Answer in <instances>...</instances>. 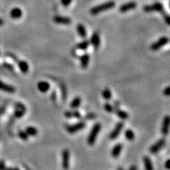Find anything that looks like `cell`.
<instances>
[{"label": "cell", "instance_id": "obj_1", "mask_svg": "<svg viewBox=\"0 0 170 170\" xmlns=\"http://www.w3.org/2000/svg\"><path fill=\"white\" fill-rule=\"evenodd\" d=\"M115 6H116L115 1H106V2H104L103 3V4H99V5L96 6V7L91 8V9H90V14H91V15H97V14L103 12V11H107V10H109L114 8Z\"/></svg>", "mask_w": 170, "mask_h": 170}, {"label": "cell", "instance_id": "obj_2", "mask_svg": "<svg viewBox=\"0 0 170 170\" xmlns=\"http://www.w3.org/2000/svg\"><path fill=\"white\" fill-rule=\"evenodd\" d=\"M101 129V123H97L93 126L92 128L91 129V131L89 132V134L88 138H87V143H88L89 145H93L94 143H95Z\"/></svg>", "mask_w": 170, "mask_h": 170}, {"label": "cell", "instance_id": "obj_3", "mask_svg": "<svg viewBox=\"0 0 170 170\" xmlns=\"http://www.w3.org/2000/svg\"><path fill=\"white\" fill-rule=\"evenodd\" d=\"M86 127V123L85 121H79L77 123H75V124L69 125L66 127L67 131L70 134H73V133H77V132L79 131V130H82Z\"/></svg>", "mask_w": 170, "mask_h": 170}, {"label": "cell", "instance_id": "obj_4", "mask_svg": "<svg viewBox=\"0 0 170 170\" xmlns=\"http://www.w3.org/2000/svg\"><path fill=\"white\" fill-rule=\"evenodd\" d=\"M143 10L145 12H152V11H157V12H162L164 11V7L162 3L156 2L152 5H145L143 7Z\"/></svg>", "mask_w": 170, "mask_h": 170}, {"label": "cell", "instance_id": "obj_5", "mask_svg": "<svg viewBox=\"0 0 170 170\" xmlns=\"http://www.w3.org/2000/svg\"><path fill=\"white\" fill-rule=\"evenodd\" d=\"M169 38L167 37V36L161 37L159 40H157L156 42H155V43L151 45V49H152V50H154V51L159 50V49L162 48V47H164L165 45L167 44V43H169Z\"/></svg>", "mask_w": 170, "mask_h": 170}, {"label": "cell", "instance_id": "obj_6", "mask_svg": "<svg viewBox=\"0 0 170 170\" xmlns=\"http://www.w3.org/2000/svg\"><path fill=\"white\" fill-rule=\"evenodd\" d=\"M165 144H166V140L165 138L159 139L150 147L149 152H150L151 154L155 155V154L157 153L159 151H160L162 149V148L165 146Z\"/></svg>", "mask_w": 170, "mask_h": 170}, {"label": "cell", "instance_id": "obj_7", "mask_svg": "<svg viewBox=\"0 0 170 170\" xmlns=\"http://www.w3.org/2000/svg\"><path fill=\"white\" fill-rule=\"evenodd\" d=\"M123 126H124V123H123V122H118V123L116 125L114 128L113 129L111 133H110V139H111V140H115V139L117 138L119 136V135L121 133L122 130H123Z\"/></svg>", "mask_w": 170, "mask_h": 170}, {"label": "cell", "instance_id": "obj_8", "mask_svg": "<svg viewBox=\"0 0 170 170\" xmlns=\"http://www.w3.org/2000/svg\"><path fill=\"white\" fill-rule=\"evenodd\" d=\"M69 151L67 149H63L62 152V166L64 169H67L69 168Z\"/></svg>", "mask_w": 170, "mask_h": 170}, {"label": "cell", "instance_id": "obj_9", "mask_svg": "<svg viewBox=\"0 0 170 170\" xmlns=\"http://www.w3.org/2000/svg\"><path fill=\"white\" fill-rule=\"evenodd\" d=\"M170 128V116H165L162 121V127H161V133L163 136H167Z\"/></svg>", "mask_w": 170, "mask_h": 170}, {"label": "cell", "instance_id": "obj_10", "mask_svg": "<svg viewBox=\"0 0 170 170\" xmlns=\"http://www.w3.org/2000/svg\"><path fill=\"white\" fill-rule=\"evenodd\" d=\"M137 7V3L136 1H129V2L123 4L119 7V11L121 13L128 12L130 10H133Z\"/></svg>", "mask_w": 170, "mask_h": 170}, {"label": "cell", "instance_id": "obj_11", "mask_svg": "<svg viewBox=\"0 0 170 170\" xmlns=\"http://www.w3.org/2000/svg\"><path fill=\"white\" fill-rule=\"evenodd\" d=\"M26 113V107L21 103H17L15 106L14 116L17 118H21Z\"/></svg>", "mask_w": 170, "mask_h": 170}, {"label": "cell", "instance_id": "obj_12", "mask_svg": "<svg viewBox=\"0 0 170 170\" xmlns=\"http://www.w3.org/2000/svg\"><path fill=\"white\" fill-rule=\"evenodd\" d=\"M0 90L4 92L9 93V94H13L16 91L15 87H13L12 85H8L1 80H0Z\"/></svg>", "mask_w": 170, "mask_h": 170}, {"label": "cell", "instance_id": "obj_13", "mask_svg": "<svg viewBox=\"0 0 170 170\" xmlns=\"http://www.w3.org/2000/svg\"><path fill=\"white\" fill-rule=\"evenodd\" d=\"M90 43L92 45L94 49H98L100 46L101 40H100V36L99 33L95 32L91 36V39H90Z\"/></svg>", "mask_w": 170, "mask_h": 170}, {"label": "cell", "instance_id": "obj_14", "mask_svg": "<svg viewBox=\"0 0 170 170\" xmlns=\"http://www.w3.org/2000/svg\"><path fill=\"white\" fill-rule=\"evenodd\" d=\"M53 21L56 24H62V25H69L72 22L71 19L68 17H60V16H56L53 18Z\"/></svg>", "mask_w": 170, "mask_h": 170}, {"label": "cell", "instance_id": "obj_15", "mask_svg": "<svg viewBox=\"0 0 170 170\" xmlns=\"http://www.w3.org/2000/svg\"><path fill=\"white\" fill-rule=\"evenodd\" d=\"M38 89L42 93H46L49 89H50V84L46 81H41L38 83L37 85Z\"/></svg>", "mask_w": 170, "mask_h": 170}, {"label": "cell", "instance_id": "obj_16", "mask_svg": "<svg viewBox=\"0 0 170 170\" xmlns=\"http://www.w3.org/2000/svg\"><path fill=\"white\" fill-rule=\"evenodd\" d=\"M122 149H123V145L121 143H117L116 145H115L111 150V155L113 157H118L120 155Z\"/></svg>", "mask_w": 170, "mask_h": 170}, {"label": "cell", "instance_id": "obj_17", "mask_svg": "<svg viewBox=\"0 0 170 170\" xmlns=\"http://www.w3.org/2000/svg\"><path fill=\"white\" fill-rule=\"evenodd\" d=\"M22 11L19 8H14L10 11V16L14 19H19L22 17Z\"/></svg>", "mask_w": 170, "mask_h": 170}, {"label": "cell", "instance_id": "obj_18", "mask_svg": "<svg viewBox=\"0 0 170 170\" xmlns=\"http://www.w3.org/2000/svg\"><path fill=\"white\" fill-rule=\"evenodd\" d=\"M17 64H18V66L21 72H23V73H26V72H28L29 69V65L26 61L18 60H17Z\"/></svg>", "mask_w": 170, "mask_h": 170}, {"label": "cell", "instance_id": "obj_19", "mask_svg": "<svg viewBox=\"0 0 170 170\" xmlns=\"http://www.w3.org/2000/svg\"><path fill=\"white\" fill-rule=\"evenodd\" d=\"M79 60H80L81 67L83 69H86L87 67V66H88L89 62V55L88 53H85V54L80 56Z\"/></svg>", "mask_w": 170, "mask_h": 170}, {"label": "cell", "instance_id": "obj_20", "mask_svg": "<svg viewBox=\"0 0 170 170\" xmlns=\"http://www.w3.org/2000/svg\"><path fill=\"white\" fill-rule=\"evenodd\" d=\"M77 31L79 36H80L81 38H85L87 37V30H86L85 26H84L83 24H79L77 26Z\"/></svg>", "mask_w": 170, "mask_h": 170}, {"label": "cell", "instance_id": "obj_21", "mask_svg": "<svg viewBox=\"0 0 170 170\" xmlns=\"http://www.w3.org/2000/svg\"><path fill=\"white\" fill-rule=\"evenodd\" d=\"M114 112L117 115L118 117L120 118L122 120H126V119L128 118V113L126 112V111L120 109V107L115 108Z\"/></svg>", "mask_w": 170, "mask_h": 170}, {"label": "cell", "instance_id": "obj_22", "mask_svg": "<svg viewBox=\"0 0 170 170\" xmlns=\"http://www.w3.org/2000/svg\"><path fill=\"white\" fill-rule=\"evenodd\" d=\"M65 116L68 118H81V113L78 111H66L65 112Z\"/></svg>", "mask_w": 170, "mask_h": 170}, {"label": "cell", "instance_id": "obj_23", "mask_svg": "<svg viewBox=\"0 0 170 170\" xmlns=\"http://www.w3.org/2000/svg\"><path fill=\"white\" fill-rule=\"evenodd\" d=\"M143 162L144 165H145V169L147 170H152L153 169V166H152V161H151L150 158L148 156H145L143 157Z\"/></svg>", "mask_w": 170, "mask_h": 170}, {"label": "cell", "instance_id": "obj_24", "mask_svg": "<svg viewBox=\"0 0 170 170\" xmlns=\"http://www.w3.org/2000/svg\"><path fill=\"white\" fill-rule=\"evenodd\" d=\"M81 103H82V99L79 97H76L72 101L70 104V107L73 109H76L78 107L80 106Z\"/></svg>", "mask_w": 170, "mask_h": 170}, {"label": "cell", "instance_id": "obj_25", "mask_svg": "<svg viewBox=\"0 0 170 170\" xmlns=\"http://www.w3.org/2000/svg\"><path fill=\"white\" fill-rule=\"evenodd\" d=\"M89 44L90 41H89V40H85L77 45V48L81 50H85L88 48V47L89 46Z\"/></svg>", "mask_w": 170, "mask_h": 170}, {"label": "cell", "instance_id": "obj_26", "mask_svg": "<svg viewBox=\"0 0 170 170\" xmlns=\"http://www.w3.org/2000/svg\"><path fill=\"white\" fill-rule=\"evenodd\" d=\"M25 131L26 132L28 136H36L38 134V130L35 127H33V126L27 127L26 128Z\"/></svg>", "mask_w": 170, "mask_h": 170}, {"label": "cell", "instance_id": "obj_27", "mask_svg": "<svg viewBox=\"0 0 170 170\" xmlns=\"http://www.w3.org/2000/svg\"><path fill=\"white\" fill-rule=\"evenodd\" d=\"M111 96L112 95H111V92L109 89L106 88L102 91V97L104 99L108 101V100H110L111 99Z\"/></svg>", "mask_w": 170, "mask_h": 170}, {"label": "cell", "instance_id": "obj_28", "mask_svg": "<svg viewBox=\"0 0 170 170\" xmlns=\"http://www.w3.org/2000/svg\"><path fill=\"white\" fill-rule=\"evenodd\" d=\"M125 137L127 140H133L135 138V134L133 130H130V129H127L125 131Z\"/></svg>", "mask_w": 170, "mask_h": 170}, {"label": "cell", "instance_id": "obj_29", "mask_svg": "<svg viewBox=\"0 0 170 170\" xmlns=\"http://www.w3.org/2000/svg\"><path fill=\"white\" fill-rule=\"evenodd\" d=\"M104 109L108 113H113L115 110L113 106L111 105V104L108 102L105 103V104H104Z\"/></svg>", "mask_w": 170, "mask_h": 170}, {"label": "cell", "instance_id": "obj_30", "mask_svg": "<svg viewBox=\"0 0 170 170\" xmlns=\"http://www.w3.org/2000/svg\"><path fill=\"white\" fill-rule=\"evenodd\" d=\"M18 136L21 140H27L28 138V135L26 131H23V130H20L18 133Z\"/></svg>", "mask_w": 170, "mask_h": 170}, {"label": "cell", "instance_id": "obj_31", "mask_svg": "<svg viewBox=\"0 0 170 170\" xmlns=\"http://www.w3.org/2000/svg\"><path fill=\"white\" fill-rule=\"evenodd\" d=\"M163 94L165 96H167V97H169V96H170V86L166 87V88L164 89Z\"/></svg>", "mask_w": 170, "mask_h": 170}, {"label": "cell", "instance_id": "obj_32", "mask_svg": "<svg viewBox=\"0 0 170 170\" xmlns=\"http://www.w3.org/2000/svg\"><path fill=\"white\" fill-rule=\"evenodd\" d=\"M96 116H97L93 113H88V114L87 115V118L88 119V120H94V119L96 118Z\"/></svg>", "mask_w": 170, "mask_h": 170}, {"label": "cell", "instance_id": "obj_33", "mask_svg": "<svg viewBox=\"0 0 170 170\" xmlns=\"http://www.w3.org/2000/svg\"><path fill=\"white\" fill-rule=\"evenodd\" d=\"M61 1H62V4H63L64 6H68L69 4L71 3V1H72V0H61Z\"/></svg>", "mask_w": 170, "mask_h": 170}, {"label": "cell", "instance_id": "obj_34", "mask_svg": "<svg viewBox=\"0 0 170 170\" xmlns=\"http://www.w3.org/2000/svg\"><path fill=\"white\" fill-rule=\"evenodd\" d=\"M165 168H166V169H170V159H167V160L165 162Z\"/></svg>", "mask_w": 170, "mask_h": 170}, {"label": "cell", "instance_id": "obj_35", "mask_svg": "<svg viewBox=\"0 0 170 170\" xmlns=\"http://www.w3.org/2000/svg\"><path fill=\"white\" fill-rule=\"evenodd\" d=\"M165 20L166 21L167 24L170 26V16L169 15H165Z\"/></svg>", "mask_w": 170, "mask_h": 170}, {"label": "cell", "instance_id": "obj_36", "mask_svg": "<svg viewBox=\"0 0 170 170\" xmlns=\"http://www.w3.org/2000/svg\"><path fill=\"white\" fill-rule=\"evenodd\" d=\"M4 66L6 68H7V69H9V70H13V69H13V68H14V67H13V66L11 65H9V64H7V63L5 64V63H4Z\"/></svg>", "mask_w": 170, "mask_h": 170}, {"label": "cell", "instance_id": "obj_37", "mask_svg": "<svg viewBox=\"0 0 170 170\" xmlns=\"http://www.w3.org/2000/svg\"><path fill=\"white\" fill-rule=\"evenodd\" d=\"M138 169V167L136 166H135V165H132V166H130V167H129V170H137Z\"/></svg>", "mask_w": 170, "mask_h": 170}, {"label": "cell", "instance_id": "obj_38", "mask_svg": "<svg viewBox=\"0 0 170 170\" xmlns=\"http://www.w3.org/2000/svg\"><path fill=\"white\" fill-rule=\"evenodd\" d=\"M52 99H53V100H55L56 99V93L55 92H53V94H52Z\"/></svg>", "mask_w": 170, "mask_h": 170}, {"label": "cell", "instance_id": "obj_39", "mask_svg": "<svg viewBox=\"0 0 170 170\" xmlns=\"http://www.w3.org/2000/svg\"><path fill=\"white\" fill-rule=\"evenodd\" d=\"M4 24V21L2 19L0 18V26H3Z\"/></svg>", "mask_w": 170, "mask_h": 170}, {"label": "cell", "instance_id": "obj_40", "mask_svg": "<svg viewBox=\"0 0 170 170\" xmlns=\"http://www.w3.org/2000/svg\"><path fill=\"white\" fill-rule=\"evenodd\" d=\"M169 8H170V1H169Z\"/></svg>", "mask_w": 170, "mask_h": 170}]
</instances>
